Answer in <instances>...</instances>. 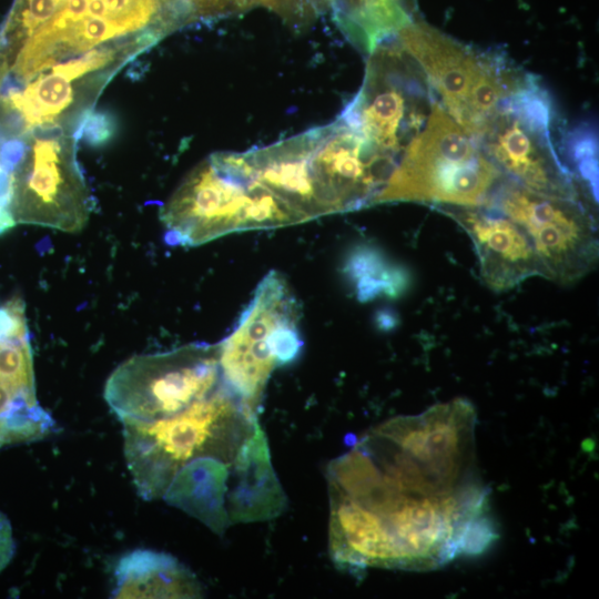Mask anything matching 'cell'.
Masks as SVG:
<instances>
[{
  "label": "cell",
  "instance_id": "6da1fadb",
  "mask_svg": "<svg viewBox=\"0 0 599 599\" xmlns=\"http://www.w3.org/2000/svg\"><path fill=\"white\" fill-rule=\"evenodd\" d=\"M464 398L389 419L327 467L328 549L337 568L430 570L496 538Z\"/></svg>",
  "mask_w": 599,
  "mask_h": 599
},
{
  "label": "cell",
  "instance_id": "7a4b0ae2",
  "mask_svg": "<svg viewBox=\"0 0 599 599\" xmlns=\"http://www.w3.org/2000/svg\"><path fill=\"white\" fill-rule=\"evenodd\" d=\"M122 424L126 465L145 500L162 498L174 476L195 459L236 461L261 428L256 410L223 380L175 415Z\"/></svg>",
  "mask_w": 599,
  "mask_h": 599
},
{
  "label": "cell",
  "instance_id": "3957f363",
  "mask_svg": "<svg viewBox=\"0 0 599 599\" xmlns=\"http://www.w3.org/2000/svg\"><path fill=\"white\" fill-rule=\"evenodd\" d=\"M177 24L166 0H65L28 38L0 48V88L19 87L95 49L124 44L149 48Z\"/></svg>",
  "mask_w": 599,
  "mask_h": 599
},
{
  "label": "cell",
  "instance_id": "277c9868",
  "mask_svg": "<svg viewBox=\"0 0 599 599\" xmlns=\"http://www.w3.org/2000/svg\"><path fill=\"white\" fill-rule=\"evenodd\" d=\"M160 219L166 243L180 246L305 222L252 176L244 152H216L204 159L161 207Z\"/></svg>",
  "mask_w": 599,
  "mask_h": 599
},
{
  "label": "cell",
  "instance_id": "5b68a950",
  "mask_svg": "<svg viewBox=\"0 0 599 599\" xmlns=\"http://www.w3.org/2000/svg\"><path fill=\"white\" fill-rule=\"evenodd\" d=\"M501 177L476 140L437 99L373 205L420 202L481 206Z\"/></svg>",
  "mask_w": 599,
  "mask_h": 599
},
{
  "label": "cell",
  "instance_id": "8992f818",
  "mask_svg": "<svg viewBox=\"0 0 599 599\" xmlns=\"http://www.w3.org/2000/svg\"><path fill=\"white\" fill-rule=\"evenodd\" d=\"M447 113L474 139L504 99L530 75L497 53L473 49L425 22L396 33Z\"/></svg>",
  "mask_w": 599,
  "mask_h": 599
},
{
  "label": "cell",
  "instance_id": "52a82bcc",
  "mask_svg": "<svg viewBox=\"0 0 599 599\" xmlns=\"http://www.w3.org/2000/svg\"><path fill=\"white\" fill-rule=\"evenodd\" d=\"M300 303L287 281L271 271L233 332L219 343L222 380L255 410L273 372L300 354Z\"/></svg>",
  "mask_w": 599,
  "mask_h": 599
},
{
  "label": "cell",
  "instance_id": "ba28073f",
  "mask_svg": "<svg viewBox=\"0 0 599 599\" xmlns=\"http://www.w3.org/2000/svg\"><path fill=\"white\" fill-rule=\"evenodd\" d=\"M551 120L550 98L530 74L475 140L502 177L540 194L579 200L573 176L555 150Z\"/></svg>",
  "mask_w": 599,
  "mask_h": 599
},
{
  "label": "cell",
  "instance_id": "9c48e42d",
  "mask_svg": "<svg viewBox=\"0 0 599 599\" xmlns=\"http://www.w3.org/2000/svg\"><path fill=\"white\" fill-rule=\"evenodd\" d=\"M437 99L423 70L394 34L369 54L363 83L339 118L399 161Z\"/></svg>",
  "mask_w": 599,
  "mask_h": 599
},
{
  "label": "cell",
  "instance_id": "30bf717a",
  "mask_svg": "<svg viewBox=\"0 0 599 599\" xmlns=\"http://www.w3.org/2000/svg\"><path fill=\"white\" fill-rule=\"evenodd\" d=\"M219 343H191L119 365L104 386V399L121 423L175 415L222 383Z\"/></svg>",
  "mask_w": 599,
  "mask_h": 599
},
{
  "label": "cell",
  "instance_id": "8fae6325",
  "mask_svg": "<svg viewBox=\"0 0 599 599\" xmlns=\"http://www.w3.org/2000/svg\"><path fill=\"white\" fill-rule=\"evenodd\" d=\"M23 134L24 151L13 171L16 224L81 231L94 200L77 161L74 135L61 130Z\"/></svg>",
  "mask_w": 599,
  "mask_h": 599
},
{
  "label": "cell",
  "instance_id": "7c38bea8",
  "mask_svg": "<svg viewBox=\"0 0 599 599\" xmlns=\"http://www.w3.org/2000/svg\"><path fill=\"white\" fill-rule=\"evenodd\" d=\"M481 206L500 212L524 229L545 278L568 285L596 267L597 224L579 200L540 194L501 177Z\"/></svg>",
  "mask_w": 599,
  "mask_h": 599
},
{
  "label": "cell",
  "instance_id": "4fadbf2b",
  "mask_svg": "<svg viewBox=\"0 0 599 599\" xmlns=\"http://www.w3.org/2000/svg\"><path fill=\"white\" fill-rule=\"evenodd\" d=\"M307 134L311 171L327 215L373 205L398 161L339 116Z\"/></svg>",
  "mask_w": 599,
  "mask_h": 599
},
{
  "label": "cell",
  "instance_id": "5bb4252c",
  "mask_svg": "<svg viewBox=\"0 0 599 599\" xmlns=\"http://www.w3.org/2000/svg\"><path fill=\"white\" fill-rule=\"evenodd\" d=\"M54 425L37 399L26 306L13 296L0 307V448L43 439Z\"/></svg>",
  "mask_w": 599,
  "mask_h": 599
},
{
  "label": "cell",
  "instance_id": "9a60e30c",
  "mask_svg": "<svg viewBox=\"0 0 599 599\" xmlns=\"http://www.w3.org/2000/svg\"><path fill=\"white\" fill-rule=\"evenodd\" d=\"M473 241L483 282L495 292H505L545 271L535 247L516 222L486 206L440 205Z\"/></svg>",
  "mask_w": 599,
  "mask_h": 599
},
{
  "label": "cell",
  "instance_id": "2e32d148",
  "mask_svg": "<svg viewBox=\"0 0 599 599\" xmlns=\"http://www.w3.org/2000/svg\"><path fill=\"white\" fill-rule=\"evenodd\" d=\"M244 154L252 176L305 222L327 215L311 171L307 131Z\"/></svg>",
  "mask_w": 599,
  "mask_h": 599
},
{
  "label": "cell",
  "instance_id": "e0dca14e",
  "mask_svg": "<svg viewBox=\"0 0 599 599\" xmlns=\"http://www.w3.org/2000/svg\"><path fill=\"white\" fill-rule=\"evenodd\" d=\"M193 572L173 556L149 549L125 554L115 568L114 598H199Z\"/></svg>",
  "mask_w": 599,
  "mask_h": 599
},
{
  "label": "cell",
  "instance_id": "ac0fdd59",
  "mask_svg": "<svg viewBox=\"0 0 599 599\" xmlns=\"http://www.w3.org/2000/svg\"><path fill=\"white\" fill-rule=\"evenodd\" d=\"M65 0H14L0 28V48L28 38L44 24Z\"/></svg>",
  "mask_w": 599,
  "mask_h": 599
},
{
  "label": "cell",
  "instance_id": "d6986e66",
  "mask_svg": "<svg viewBox=\"0 0 599 599\" xmlns=\"http://www.w3.org/2000/svg\"><path fill=\"white\" fill-rule=\"evenodd\" d=\"M23 150V138L0 122V235L16 225L12 214L13 171Z\"/></svg>",
  "mask_w": 599,
  "mask_h": 599
},
{
  "label": "cell",
  "instance_id": "ffe728a7",
  "mask_svg": "<svg viewBox=\"0 0 599 599\" xmlns=\"http://www.w3.org/2000/svg\"><path fill=\"white\" fill-rule=\"evenodd\" d=\"M348 268L352 277L357 280L361 297L372 295L373 292L389 290L387 281H389L390 271L372 251L355 253L348 262Z\"/></svg>",
  "mask_w": 599,
  "mask_h": 599
},
{
  "label": "cell",
  "instance_id": "44dd1931",
  "mask_svg": "<svg viewBox=\"0 0 599 599\" xmlns=\"http://www.w3.org/2000/svg\"><path fill=\"white\" fill-rule=\"evenodd\" d=\"M182 22L194 18H211L243 12L258 0H167Z\"/></svg>",
  "mask_w": 599,
  "mask_h": 599
},
{
  "label": "cell",
  "instance_id": "7402d4cb",
  "mask_svg": "<svg viewBox=\"0 0 599 599\" xmlns=\"http://www.w3.org/2000/svg\"><path fill=\"white\" fill-rule=\"evenodd\" d=\"M258 3L296 23L309 21L317 11L314 0H258Z\"/></svg>",
  "mask_w": 599,
  "mask_h": 599
},
{
  "label": "cell",
  "instance_id": "603a6c76",
  "mask_svg": "<svg viewBox=\"0 0 599 599\" xmlns=\"http://www.w3.org/2000/svg\"><path fill=\"white\" fill-rule=\"evenodd\" d=\"M12 527L7 516L0 511V572L9 565L14 555Z\"/></svg>",
  "mask_w": 599,
  "mask_h": 599
}]
</instances>
